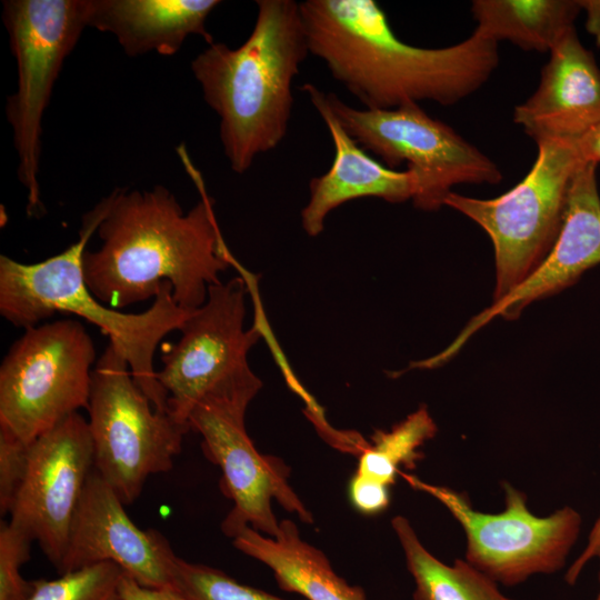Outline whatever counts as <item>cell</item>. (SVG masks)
<instances>
[{
  "instance_id": "6da1fadb",
  "label": "cell",
  "mask_w": 600,
  "mask_h": 600,
  "mask_svg": "<svg viewBox=\"0 0 600 600\" xmlns=\"http://www.w3.org/2000/svg\"><path fill=\"white\" fill-rule=\"evenodd\" d=\"M177 151L200 200L184 212L163 186L114 189L97 230L101 246L82 256L88 289L113 309L154 298L170 282L178 306L193 311L207 300L209 286L220 282L219 274L237 262L222 238L201 173L183 144Z\"/></svg>"
},
{
  "instance_id": "7a4b0ae2",
  "label": "cell",
  "mask_w": 600,
  "mask_h": 600,
  "mask_svg": "<svg viewBox=\"0 0 600 600\" xmlns=\"http://www.w3.org/2000/svg\"><path fill=\"white\" fill-rule=\"evenodd\" d=\"M309 52L367 109L433 101L454 104L481 88L499 64L498 43L474 32L443 48L400 40L373 0L299 2Z\"/></svg>"
},
{
  "instance_id": "3957f363",
  "label": "cell",
  "mask_w": 600,
  "mask_h": 600,
  "mask_svg": "<svg viewBox=\"0 0 600 600\" xmlns=\"http://www.w3.org/2000/svg\"><path fill=\"white\" fill-rule=\"evenodd\" d=\"M256 3L253 29L241 46L212 42L191 62L207 104L220 119L224 156L237 173L286 137L293 80L310 53L299 2Z\"/></svg>"
},
{
  "instance_id": "277c9868",
  "label": "cell",
  "mask_w": 600,
  "mask_h": 600,
  "mask_svg": "<svg viewBox=\"0 0 600 600\" xmlns=\"http://www.w3.org/2000/svg\"><path fill=\"white\" fill-rule=\"evenodd\" d=\"M112 203V192L82 218L79 238L64 251L37 263L0 256V313L28 329L56 313L77 314L97 326L127 360L133 380L153 404L169 413L168 394L157 380L153 356L160 341L180 330L192 311L178 306L164 282L152 304L140 313H124L98 300L82 274V256Z\"/></svg>"
},
{
  "instance_id": "5b68a950",
  "label": "cell",
  "mask_w": 600,
  "mask_h": 600,
  "mask_svg": "<svg viewBox=\"0 0 600 600\" xmlns=\"http://www.w3.org/2000/svg\"><path fill=\"white\" fill-rule=\"evenodd\" d=\"M537 146L532 168L506 193L477 199L452 191L444 200V206L473 220L492 241V302L520 284L550 252L563 223L572 179L584 163L578 140L551 139Z\"/></svg>"
},
{
  "instance_id": "8992f818",
  "label": "cell",
  "mask_w": 600,
  "mask_h": 600,
  "mask_svg": "<svg viewBox=\"0 0 600 600\" xmlns=\"http://www.w3.org/2000/svg\"><path fill=\"white\" fill-rule=\"evenodd\" d=\"M262 381L256 374L212 391L192 409L188 424L202 438L201 448L222 472L220 488L233 503L221 522L222 532L233 538L244 527L274 537L280 521L272 500L303 523L312 513L289 483L290 468L280 458L259 452L246 428V412Z\"/></svg>"
},
{
  "instance_id": "52a82bcc",
  "label": "cell",
  "mask_w": 600,
  "mask_h": 600,
  "mask_svg": "<svg viewBox=\"0 0 600 600\" xmlns=\"http://www.w3.org/2000/svg\"><path fill=\"white\" fill-rule=\"evenodd\" d=\"M89 0H6L3 24L17 62L18 82L6 116L18 153V178L28 192L27 213L41 217L42 118L62 66L88 27Z\"/></svg>"
},
{
  "instance_id": "ba28073f",
  "label": "cell",
  "mask_w": 600,
  "mask_h": 600,
  "mask_svg": "<svg viewBox=\"0 0 600 600\" xmlns=\"http://www.w3.org/2000/svg\"><path fill=\"white\" fill-rule=\"evenodd\" d=\"M87 410L93 468L124 506L139 498L150 476L172 468L189 432L154 409L111 343L94 364Z\"/></svg>"
},
{
  "instance_id": "9c48e42d",
  "label": "cell",
  "mask_w": 600,
  "mask_h": 600,
  "mask_svg": "<svg viewBox=\"0 0 600 600\" xmlns=\"http://www.w3.org/2000/svg\"><path fill=\"white\" fill-rule=\"evenodd\" d=\"M96 348L74 319L24 329L0 366V431L30 444L88 408Z\"/></svg>"
},
{
  "instance_id": "30bf717a",
  "label": "cell",
  "mask_w": 600,
  "mask_h": 600,
  "mask_svg": "<svg viewBox=\"0 0 600 600\" xmlns=\"http://www.w3.org/2000/svg\"><path fill=\"white\" fill-rule=\"evenodd\" d=\"M327 100L340 124L366 151L393 170L408 164L416 177L412 202L420 210L440 209L457 184H497L502 179L496 162L419 103L357 109L333 93H327Z\"/></svg>"
},
{
  "instance_id": "8fae6325",
  "label": "cell",
  "mask_w": 600,
  "mask_h": 600,
  "mask_svg": "<svg viewBox=\"0 0 600 600\" xmlns=\"http://www.w3.org/2000/svg\"><path fill=\"white\" fill-rule=\"evenodd\" d=\"M414 490L439 501L464 531V560L497 583L514 587L534 574L561 570L581 531V514L564 506L546 517L528 508V498L502 481L504 509L487 513L473 508L468 496L447 486L400 472Z\"/></svg>"
},
{
  "instance_id": "7c38bea8",
  "label": "cell",
  "mask_w": 600,
  "mask_h": 600,
  "mask_svg": "<svg viewBox=\"0 0 600 600\" xmlns=\"http://www.w3.org/2000/svg\"><path fill=\"white\" fill-rule=\"evenodd\" d=\"M248 293L242 276L209 286L204 303L190 313L178 342L161 356L163 366L156 377L168 394L169 413L189 431V416L201 399L256 376L248 353L268 323L257 309L254 324L244 328Z\"/></svg>"
},
{
  "instance_id": "4fadbf2b",
  "label": "cell",
  "mask_w": 600,
  "mask_h": 600,
  "mask_svg": "<svg viewBox=\"0 0 600 600\" xmlns=\"http://www.w3.org/2000/svg\"><path fill=\"white\" fill-rule=\"evenodd\" d=\"M93 469L88 420L76 412L29 444L28 464L10 509V522L60 566L71 523Z\"/></svg>"
},
{
  "instance_id": "5bb4252c",
  "label": "cell",
  "mask_w": 600,
  "mask_h": 600,
  "mask_svg": "<svg viewBox=\"0 0 600 600\" xmlns=\"http://www.w3.org/2000/svg\"><path fill=\"white\" fill-rule=\"evenodd\" d=\"M177 557L161 532L142 530L130 519L116 491L93 468L76 510L58 573L113 562L143 587L174 588Z\"/></svg>"
},
{
  "instance_id": "9a60e30c",
  "label": "cell",
  "mask_w": 600,
  "mask_h": 600,
  "mask_svg": "<svg viewBox=\"0 0 600 600\" xmlns=\"http://www.w3.org/2000/svg\"><path fill=\"white\" fill-rule=\"evenodd\" d=\"M596 163L584 162L576 172L567 201L563 223L550 252L513 290L473 317L441 352L420 361L422 369L438 368L454 357L463 344L497 316L517 319L540 299L574 284L600 263V196Z\"/></svg>"
},
{
  "instance_id": "2e32d148",
  "label": "cell",
  "mask_w": 600,
  "mask_h": 600,
  "mask_svg": "<svg viewBox=\"0 0 600 600\" xmlns=\"http://www.w3.org/2000/svg\"><path fill=\"white\" fill-rule=\"evenodd\" d=\"M513 122L536 141L578 140L600 122V68L574 29L550 51L536 91Z\"/></svg>"
},
{
  "instance_id": "e0dca14e",
  "label": "cell",
  "mask_w": 600,
  "mask_h": 600,
  "mask_svg": "<svg viewBox=\"0 0 600 600\" xmlns=\"http://www.w3.org/2000/svg\"><path fill=\"white\" fill-rule=\"evenodd\" d=\"M302 90L327 124L334 147L330 169L310 180L309 200L301 211L304 232L318 237L329 213L351 200L366 197L392 203L412 200L414 174L409 169L393 170L374 160L340 124L329 107L327 93L312 83H304Z\"/></svg>"
},
{
  "instance_id": "ac0fdd59",
  "label": "cell",
  "mask_w": 600,
  "mask_h": 600,
  "mask_svg": "<svg viewBox=\"0 0 600 600\" xmlns=\"http://www.w3.org/2000/svg\"><path fill=\"white\" fill-rule=\"evenodd\" d=\"M218 0H89L88 27L113 34L130 56H173L189 36L213 41L206 29Z\"/></svg>"
},
{
  "instance_id": "d6986e66",
  "label": "cell",
  "mask_w": 600,
  "mask_h": 600,
  "mask_svg": "<svg viewBox=\"0 0 600 600\" xmlns=\"http://www.w3.org/2000/svg\"><path fill=\"white\" fill-rule=\"evenodd\" d=\"M237 550L266 564L280 589L306 600H368L359 586L349 584L332 568L328 557L302 539L291 519L279 523L274 537L244 527L233 538Z\"/></svg>"
},
{
  "instance_id": "ffe728a7",
  "label": "cell",
  "mask_w": 600,
  "mask_h": 600,
  "mask_svg": "<svg viewBox=\"0 0 600 600\" xmlns=\"http://www.w3.org/2000/svg\"><path fill=\"white\" fill-rule=\"evenodd\" d=\"M581 11L576 0H474V33L523 50L550 52L572 29Z\"/></svg>"
},
{
  "instance_id": "44dd1931",
  "label": "cell",
  "mask_w": 600,
  "mask_h": 600,
  "mask_svg": "<svg viewBox=\"0 0 600 600\" xmlns=\"http://www.w3.org/2000/svg\"><path fill=\"white\" fill-rule=\"evenodd\" d=\"M391 527L414 581L413 600H512L498 583L464 559L447 564L420 541L408 518H392Z\"/></svg>"
},
{
  "instance_id": "7402d4cb",
  "label": "cell",
  "mask_w": 600,
  "mask_h": 600,
  "mask_svg": "<svg viewBox=\"0 0 600 600\" xmlns=\"http://www.w3.org/2000/svg\"><path fill=\"white\" fill-rule=\"evenodd\" d=\"M438 431L427 406H420L390 430H376L358 456L354 474L391 489L402 469L413 470L422 446Z\"/></svg>"
},
{
  "instance_id": "603a6c76",
  "label": "cell",
  "mask_w": 600,
  "mask_h": 600,
  "mask_svg": "<svg viewBox=\"0 0 600 600\" xmlns=\"http://www.w3.org/2000/svg\"><path fill=\"white\" fill-rule=\"evenodd\" d=\"M123 573L113 562H100L53 580L38 579L28 600H120Z\"/></svg>"
},
{
  "instance_id": "cb8c5ba5",
  "label": "cell",
  "mask_w": 600,
  "mask_h": 600,
  "mask_svg": "<svg viewBox=\"0 0 600 600\" xmlns=\"http://www.w3.org/2000/svg\"><path fill=\"white\" fill-rule=\"evenodd\" d=\"M174 588L186 600H286L242 584L219 569L180 557L174 563Z\"/></svg>"
},
{
  "instance_id": "d4e9b609",
  "label": "cell",
  "mask_w": 600,
  "mask_h": 600,
  "mask_svg": "<svg viewBox=\"0 0 600 600\" xmlns=\"http://www.w3.org/2000/svg\"><path fill=\"white\" fill-rule=\"evenodd\" d=\"M33 541L23 529L10 521H1L0 600H28L32 593L34 580L23 579L20 568L30 560Z\"/></svg>"
},
{
  "instance_id": "484cf974",
  "label": "cell",
  "mask_w": 600,
  "mask_h": 600,
  "mask_svg": "<svg viewBox=\"0 0 600 600\" xmlns=\"http://www.w3.org/2000/svg\"><path fill=\"white\" fill-rule=\"evenodd\" d=\"M29 444L0 431V513L10 512L28 464Z\"/></svg>"
},
{
  "instance_id": "4316f807",
  "label": "cell",
  "mask_w": 600,
  "mask_h": 600,
  "mask_svg": "<svg viewBox=\"0 0 600 600\" xmlns=\"http://www.w3.org/2000/svg\"><path fill=\"white\" fill-rule=\"evenodd\" d=\"M348 496L356 510L364 516L383 512L390 504V489L352 474L348 484Z\"/></svg>"
},
{
  "instance_id": "83f0119b",
  "label": "cell",
  "mask_w": 600,
  "mask_h": 600,
  "mask_svg": "<svg viewBox=\"0 0 600 600\" xmlns=\"http://www.w3.org/2000/svg\"><path fill=\"white\" fill-rule=\"evenodd\" d=\"M600 553V511L597 520L594 521L586 547L581 551V553L578 556V558L571 563V566L568 568L566 572V581L569 584H574L577 580L579 579L582 570L586 568V566L592 560L598 557Z\"/></svg>"
},
{
  "instance_id": "f1b7e54d",
  "label": "cell",
  "mask_w": 600,
  "mask_h": 600,
  "mask_svg": "<svg viewBox=\"0 0 600 600\" xmlns=\"http://www.w3.org/2000/svg\"><path fill=\"white\" fill-rule=\"evenodd\" d=\"M578 148L584 162H600V122L578 139Z\"/></svg>"
},
{
  "instance_id": "f546056e",
  "label": "cell",
  "mask_w": 600,
  "mask_h": 600,
  "mask_svg": "<svg viewBox=\"0 0 600 600\" xmlns=\"http://www.w3.org/2000/svg\"><path fill=\"white\" fill-rule=\"evenodd\" d=\"M581 10L587 12V29L593 34L597 39L598 44L600 46V1L598 0H586L579 1Z\"/></svg>"
},
{
  "instance_id": "4dcf8cb0",
  "label": "cell",
  "mask_w": 600,
  "mask_h": 600,
  "mask_svg": "<svg viewBox=\"0 0 600 600\" xmlns=\"http://www.w3.org/2000/svg\"><path fill=\"white\" fill-rule=\"evenodd\" d=\"M597 559L599 560V563H600V553L598 554ZM599 583H600V570H599ZM594 600H600V588H599V592H598Z\"/></svg>"
},
{
  "instance_id": "1f68e13d",
  "label": "cell",
  "mask_w": 600,
  "mask_h": 600,
  "mask_svg": "<svg viewBox=\"0 0 600 600\" xmlns=\"http://www.w3.org/2000/svg\"><path fill=\"white\" fill-rule=\"evenodd\" d=\"M178 600H186V599H184V598L181 596V593H180V598H179Z\"/></svg>"
}]
</instances>
